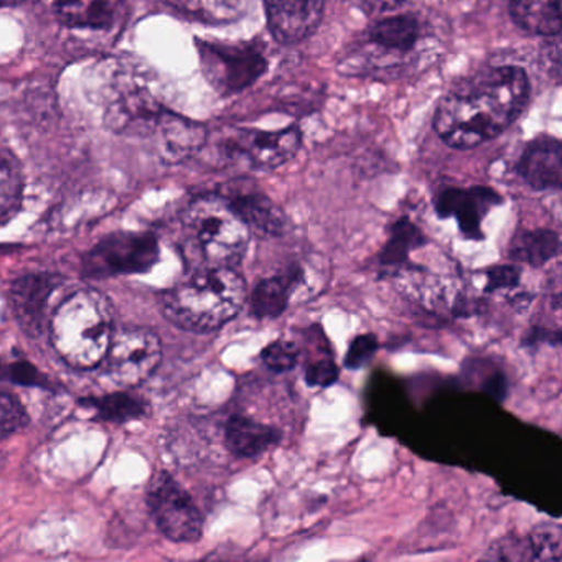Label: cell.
Wrapping results in <instances>:
<instances>
[{"label":"cell","instance_id":"6da1fadb","mask_svg":"<svg viewBox=\"0 0 562 562\" xmlns=\"http://www.w3.org/2000/svg\"><path fill=\"white\" fill-rule=\"evenodd\" d=\"M529 94L531 85L522 68H485L442 98L434 130L447 146L473 149L508 130L525 111Z\"/></svg>","mask_w":562,"mask_h":562},{"label":"cell","instance_id":"7a4b0ae2","mask_svg":"<svg viewBox=\"0 0 562 562\" xmlns=\"http://www.w3.org/2000/svg\"><path fill=\"white\" fill-rule=\"evenodd\" d=\"M246 291L245 278L235 268H196L164 292L160 307L176 327L210 334L241 312Z\"/></svg>","mask_w":562,"mask_h":562},{"label":"cell","instance_id":"3957f363","mask_svg":"<svg viewBox=\"0 0 562 562\" xmlns=\"http://www.w3.org/2000/svg\"><path fill=\"white\" fill-rule=\"evenodd\" d=\"M113 334V305L94 289L75 291L52 315V345L65 363L78 370L103 363Z\"/></svg>","mask_w":562,"mask_h":562},{"label":"cell","instance_id":"277c9868","mask_svg":"<svg viewBox=\"0 0 562 562\" xmlns=\"http://www.w3.org/2000/svg\"><path fill=\"white\" fill-rule=\"evenodd\" d=\"M187 252L196 268H236L245 258L251 232L222 195L196 196L182 215Z\"/></svg>","mask_w":562,"mask_h":562},{"label":"cell","instance_id":"5b68a950","mask_svg":"<svg viewBox=\"0 0 562 562\" xmlns=\"http://www.w3.org/2000/svg\"><path fill=\"white\" fill-rule=\"evenodd\" d=\"M203 74L222 94H236L255 85L268 71V58L258 44L199 42Z\"/></svg>","mask_w":562,"mask_h":562},{"label":"cell","instance_id":"8992f818","mask_svg":"<svg viewBox=\"0 0 562 562\" xmlns=\"http://www.w3.org/2000/svg\"><path fill=\"white\" fill-rule=\"evenodd\" d=\"M147 505L157 528L170 541L195 542L202 538V513L170 473L157 472L153 476L147 488Z\"/></svg>","mask_w":562,"mask_h":562},{"label":"cell","instance_id":"52a82bcc","mask_svg":"<svg viewBox=\"0 0 562 562\" xmlns=\"http://www.w3.org/2000/svg\"><path fill=\"white\" fill-rule=\"evenodd\" d=\"M159 259V243L149 233H114L83 259L88 278L103 279L149 271Z\"/></svg>","mask_w":562,"mask_h":562},{"label":"cell","instance_id":"ba28073f","mask_svg":"<svg viewBox=\"0 0 562 562\" xmlns=\"http://www.w3.org/2000/svg\"><path fill=\"white\" fill-rule=\"evenodd\" d=\"M162 360L160 338L149 328L126 327L114 330L108 348L106 371L114 383L136 387L153 376Z\"/></svg>","mask_w":562,"mask_h":562},{"label":"cell","instance_id":"9c48e42d","mask_svg":"<svg viewBox=\"0 0 562 562\" xmlns=\"http://www.w3.org/2000/svg\"><path fill=\"white\" fill-rule=\"evenodd\" d=\"M301 144V130L294 126L278 131L243 130L233 134L228 150L251 169L271 172L294 159Z\"/></svg>","mask_w":562,"mask_h":562},{"label":"cell","instance_id":"30bf717a","mask_svg":"<svg viewBox=\"0 0 562 562\" xmlns=\"http://www.w3.org/2000/svg\"><path fill=\"white\" fill-rule=\"evenodd\" d=\"M325 0H266L272 37L282 45L307 41L324 19Z\"/></svg>","mask_w":562,"mask_h":562},{"label":"cell","instance_id":"8fae6325","mask_svg":"<svg viewBox=\"0 0 562 562\" xmlns=\"http://www.w3.org/2000/svg\"><path fill=\"white\" fill-rule=\"evenodd\" d=\"M498 203V193L486 187L447 189L437 196L436 210L440 218H456L467 238L482 239L483 218Z\"/></svg>","mask_w":562,"mask_h":562},{"label":"cell","instance_id":"7c38bea8","mask_svg":"<svg viewBox=\"0 0 562 562\" xmlns=\"http://www.w3.org/2000/svg\"><path fill=\"white\" fill-rule=\"evenodd\" d=\"M149 136L156 140L160 156L167 162H182L195 156L206 143L202 124L162 111L154 123Z\"/></svg>","mask_w":562,"mask_h":562},{"label":"cell","instance_id":"4fadbf2b","mask_svg":"<svg viewBox=\"0 0 562 562\" xmlns=\"http://www.w3.org/2000/svg\"><path fill=\"white\" fill-rule=\"evenodd\" d=\"M531 189L559 190L562 183V146L555 137L541 136L522 150L516 166Z\"/></svg>","mask_w":562,"mask_h":562},{"label":"cell","instance_id":"5bb4252c","mask_svg":"<svg viewBox=\"0 0 562 562\" xmlns=\"http://www.w3.org/2000/svg\"><path fill=\"white\" fill-rule=\"evenodd\" d=\"M55 289L57 279L45 274L25 276L12 285V307L19 324L27 334L37 335L41 331Z\"/></svg>","mask_w":562,"mask_h":562},{"label":"cell","instance_id":"9a60e30c","mask_svg":"<svg viewBox=\"0 0 562 562\" xmlns=\"http://www.w3.org/2000/svg\"><path fill=\"white\" fill-rule=\"evenodd\" d=\"M54 8L67 27L110 31L124 18L126 0H55Z\"/></svg>","mask_w":562,"mask_h":562},{"label":"cell","instance_id":"2e32d148","mask_svg":"<svg viewBox=\"0 0 562 562\" xmlns=\"http://www.w3.org/2000/svg\"><path fill=\"white\" fill-rule=\"evenodd\" d=\"M281 430L249 416H232L225 427L229 452L239 459H256L281 442Z\"/></svg>","mask_w":562,"mask_h":562},{"label":"cell","instance_id":"e0dca14e","mask_svg":"<svg viewBox=\"0 0 562 562\" xmlns=\"http://www.w3.org/2000/svg\"><path fill=\"white\" fill-rule=\"evenodd\" d=\"M226 199L249 232L258 233L262 238H279L288 229L284 212L265 193L246 192Z\"/></svg>","mask_w":562,"mask_h":562},{"label":"cell","instance_id":"ac0fdd59","mask_svg":"<svg viewBox=\"0 0 562 562\" xmlns=\"http://www.w3.org/2000/svg\"><path fill=\"white\" fill-rule=\"evenodd\" d=\"M509 15L528 34L541 37L561 34V0H509Z\"/></svg>","mask_w":562,"mask_h":562},{"label":"cell","instance_id":"d6986e66","mask_svg":"<svg viewBox=\"0 0 562 562\" xmlns=\"http://www.w3.org/2000/svg\"><path fill=\"white\" fill-rule=\"evenodd\" d=\"M419 37V21L409 14L381 19L371 27L370 35H368L374 47L400 55L414 50Z\"/></svg>","mask_w":562,"mask_h":562},{"label":"cell","instance_id":"ffe728a7","mask_svg":"<svg viewBox=\"0 0 562 562\" xmlns=\"http://www.w3.org/2000/svg\"><path fill=\"white\" fill-rule=\"evenodd\" d=\"M561 239L551 229H532L519 232L508 245V258L515 262L541 268L559 255Z\"/></svg>","mask_w":562,"mask_h":562},{"label":"cell","instance_id":"44dd1931","mask_svg":"<svg viewBox=\"0 0 562 562\" xmlns=\"http://www.w3.org/2000/svg\"><path fill=\"white\" fill-rule=\"evenodd\" d=\"M299 276H271L258 282L251 295L249 311L256 318L281 317L288 308L292 292L297 284Z\"/></svg>","mask_w":562,"mask_h":562},{"label":"cell","instance_id":"7402d4cb","mask_svg":"<svg viewBox=\"0 0 562 562\" xmlns=\"http://www.w3.org/2000/svg\"><path fill=\"white\" fill-rule=\"evenodd\" d=\"M83 406L93 407L101 419L110 423H127L143 419L149 414V403L127 393L108 394L103 397H90L80 401Z\"/></svg>","mask_w":562,"mask_h":562},{"label":"cell","instance_id":"603a6c76","mask_svg":"<svg viewBox=\"0 0 562 562\" xmlns=\"http://www.w3.org/2000/svg\"><path fill=\"white\" fill-rule=\"evenodd\" d=\"M424 245H426V238L419 226L407 218L397 220L391 225L386 245L380 252V262L383 266L403 265L414 249Z\"/></svg>","mask_w":562,"mask_h":562},{"label":"cell","instance_id":"cb8c5ba5","mask_svg":"<svg viewBox=\"0 0 562 562\" xmlns=\"http://www.w3.org/2000/svg\"><path fill=\"white\" fill-rule=\"evenodd\" d=\"M535 561H561V528L542 522L528 536Z\"/></svg>","mask_w":562,"mask_h":562},{"label":"cell","instance_id":"d4e9b609","mask_svg":"<svg viewBox=\"0 0 562 562\" xmlns=\"http://www.w3.org/2000/svg\"><path fill=\"white\" fill-rule=\"evenodd\" d=\"M22 200V182L18 172L0 159V225L8 222Z\"/></svg>","mask_w":562,"mask_h":562},{"label":"cell","instance_id":"484cf974","mask_svg":"<svg viewBox=\"0 0 562 562\" xmlns=\"http://www.w3.org/2000/svg\"><path fill=\"white\" fill-rule=\"evenodd\" d=\"M483 559H486V561L508 562L535 561V559H532L531 544H529L528 536L521 538V536L513 535L505 536V538L493 542V544L486 549Z\"/></svg>","mask_w":562,"mask_h":562},{"label":"cell","instance_id":"4316f807","mask_svg":"<svg viewBox=\"0 0 562 562\" xmlns=\"http://www.w3.org/2000/svg\"><path fill=\"white\" fill-rule=\"evenodd\" d=\"M261 360L274 373L294 370L299 361L297 345L294 341L284 340V338L272 341L262 350Z\"/></svg>","mask_w":562,"mask_h":562},{"label":"cell","instance_id":"83f0119b","mask_svg":"<svg viewBox=\"0 0 562 562\" xmlns=\"http://www.w3.org/2000/svg\"><path fill=\"white\" fill-rule=\"evenodd\" d=\"M27 424V413L18 397L0 393V440L18 432Z\"/></svg>","mask_w":562,"mask_h":562},{"label":"cell","instance_id":"f1b7e54d","mask_svg":"<svg viewBox=\"0 0 562 562\" xmlns=\"http://www.w3.org/2000/svg\"><path fill=\"white\" fill-rule=\"evenodd\" d=\"M376 350L378 340L374 335H358L353 338L350 347H348L347 355H345V367L348 370H358V368L364 367L374 357Z\"/></svg>","mask_w":562,"mask_h":562},{"label":"cell","instance_id":"f546056e","mask_svg":"<svg viewBox=\"0 0 562 562\" xmlns=\"http://www.w3.org/2000/svg\"><path fill=\"white\" fill-rule=\"evenodd\" d=\"M521 281V269L515 265H499L485 272V291L495 292L513 289Z\"/></svg>","mask_w":562,"mask_h":562},{"label":"cell","instance_id":"4dcf8cb0","mask_svg":"<svg viewBox=\"0 0 562 562\" xmlns=\"http://www.w3.org/2000/svg\"><path fill=\"white\" fill-rule=\"evenodd\" d=\"M338 380V367L331 358L327 360L315 361L308 364L305 370V381L308 386L328 387Z\"/></svg>","mask_w":562,"mask_h":562},{"label":"cell","instance_id":"1f68e13d","mask_svg":"<svg viewBox=\"0 0 562 562\" xmlns=\"http://www.w3.org/2000/svg\"><path fill=\"white\" fill-rule=\"evenodd\" d=\"M11 370L12 380L18 381V383L29 384V386H35V384L42 386L44 384V380H42L44 376H41V373L31 363H18Z\"/></svg>","mask_w":562,"mask_h":562},{"label":"cell","instance_id":"d6a6232c","mask_svg":"<svg viewBox=\"0 0 562 562\" xmlns=\"http://www.w3.org/2000/svg\"><path fill=\"white\" fill-rule=\"evenodd\" d=\"M542 341H544V344L559 345V341H561V334H559V330L552 331L548 330V328L535 327L528 335H526L525 340H522V345H525V347H538Z\"/></svg>","mask_w":562,"mask_h":562},{"label":"cell","instance_id":"836d02e7","mask_svg":"<svg viewBox=\"0 0 562 562\" xmlns=\"http://www.w3.org/2000/svg\"><path fill=\"white\" fill-rule=\"evenodd\" d=\"M361 8L373 14H386L406 4V0H360Z\"/></svg>","mask_w":562,"mask_h":562},{"label":"cell","instance_id":"e575fe53","mask_svg":"<svg viewBox=\"0 0 562 562\" xmlns=\"http://www.w3.org/2000/svg\"><path fill=\"white\" fill-rule=\"evenodd\" d=\"M22 2V0H0V8H8V5H14Z\"/></svg>","mask_w":562,"mask_h":562}]
</instances>
